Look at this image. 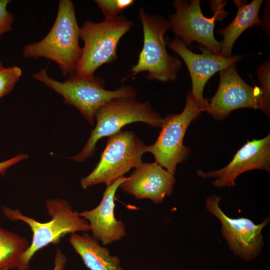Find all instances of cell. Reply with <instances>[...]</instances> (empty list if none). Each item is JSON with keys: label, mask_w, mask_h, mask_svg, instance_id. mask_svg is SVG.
<instances>
[{"label": "cell", "mask_w": 270, "mask_h": 270, "mask_svg": "<svg viewBox=\"0 0 270 270\" xmlns=\"http://www.w3.org/2000/svg\"><path fill=\"white\" fill-rule=\"evenodd\" d=\"M202 112L190 90H188L182 112L167 115L156 140L154 144L148 146V152L153 154L155 162L174 174L177 164L184 161L191 152L183 144L186 130Z\"/></svg>", "instance_id": "obj_8"}, {"label": "cell", "mask_w": 270, "mask_h": 270, "mask_svg": "<svg viewBox=\"0 0 270 270\" xmlns=\"http://www.w3.org/2000/svg\"><path fill=\"white\" fill-rule=\"evenodd\" d=\"M96 126L82 150L70 158L74 161L84 162L94 154L98 142L120 131L124 126L135 122H144L152 127L162 128L164 118L154 111L150 102H138L134 98H116L108 102L98 110Z\"/></svg>", "instance_id": "obj_5"}, {"label": "cell", "mask_w": 270, "mask_h": 270, "mask_svg": "<svg viewBox=\"0 0 270 270\" xmlns=\"http://www.w3.org/2000/svg\"><path fill=\"white\" fill-rule=\"evenodd\" d=\"M134 25L122 16L98 22L85 20L80 28L84 45L75 73L82 78L92 77L100 66L116 60L120 40Z\"/></svg>", "instance_id": "obj_6"}, {"label": "cell", "mask_w": 270, "mask_h": 270, "mask_svg": "<svg viewBox=\"0 0 270 270\" xmlns=\"http://www.w3.org/2000/svg\"><path fill=\"white\" fill-rule=\"evenodd\" d=\"M262 92L258 86L246 84L238 74L235 64L220 71V83L206 111L222 120L240 108L260 109Z\"/></svg>", "instance_id": "obj_11"}, {"label": "cell", "mask_w": 270, "mask_h": 270, "mask_svg": "<svg viewBox=\"0 0 270 270\" xmlns=\"http://www.w3.org/2000/svg\"><path fill=\"white\" fill-rule=\"evenodd\" d=\"M10 2V0H0V40L2 34L12 30L14 16L7 9Z\"/></svg>", "instance_id": "obj_22"}, {"label": "cell", "mask_w": 270, "mask_h": 270, "mask_svg": "<svg viewBox=\"0 0 270 270\" xmlns=\"http://www.w3.org/2000/svg\"><path fill=\"white\" fill-rule=\"evenodd\" d=\"M175 12L169 16L168 22L170 30L188 48L196 42L215 54L220 55L222 42L214 36L215 21L218 14L212 17L204 16L199 0H176L173 2Z\"/></svg>", "instance_id": "obj_9"}, {"label": "cell", "mask_w": 270, "mask_h": 270, "mask_svg": "<svg viewBox=\"0 0 270 270\" xmlns=\"http://www.w3.org/2000/svg\"><path fill=\"white\" fill-rule=\"evenodd\" d=\"M126 178H120L108 186L96 207L79 213L80 216L88 222L92 237L104 246L120 240L126 235L125 226L121 220L116 219L114 210L116 190Z\"/></svg>", "instance_id": "obj_15"}, {"label": "cell", "mask_w": 270, "mask_h": 270, "mask_svg": "<svg viewBox=\"0 0 270 270\" xmlns=\"http://www.w3.org/2000/svg\"><path fill=\"white\" fill-rule=\"evenodd\" d=\"M226 3V1L224 2L222 0L211 1L212 10L214 14L216 13L218 14V20H222L228 14L225 12L224 9L220 10V9L224 8Z\"/></svg>", "instance_id": "obj_25"}, {"label": "cell", "mask_w": 270, "mask_h": 270, "mask_svg": "<svg viewBox=\"0 0 270 270\" xmlns=\"http://www.w3.org/2000/svg\"><path fill=\"white\" fill-rule=\"evenodd\" d=\"M148 146L134 132L120 130L109 136L100 161L94 170L82 178L81 186L105 184L109 186L142 162Z\"/></svg>", "instance_id": "obj_7"}, {"label": "cell", "mask_w": 270, "mask_h": 270, "mask_svg": "<svg viewBox=\"0 0 270 270\" xmlns=\"http://www.w3.org/2000/svg\"><path fill=\"white\" fill-rule=\"evenodd\" d=\"M238 7L236 14L228 26L218 30L217 33L224 37L222 42L220 55L225 57L232 56L234 43L238 36L247 28L262 24L258 12L262 0H253L246 4V0H234Z\"/></svg>", "instance_id": "obj_17"}, {"label": "cell", "mask_w": 270, "mask_h": 270, "mask_svg": "<svg viewBox=\"0 0 270 270\" xmlns=\"http://www.w3.org/2000/svg\"><path fill=\"white\" fill-rule=\"evenodd\" d=\"M29 246L26 238L0 226V270L17 269Z\"/></svg>", "instance_id": "obj_18"}, {"label": "cell", "mask_w": 270, "mask_h": 270, "mask_svg": "<svg viewBox=\"0 0 270 270\" xmlns=\"http://www.w3.org/2000/svg\"><path fill=\"white\" fill-rule=\"evenodd\" d=\"M220 200L218 195L210 196L206 200V208L220 222L222 234L234 254L246 260H254L264 246L262 230L270 222V216L258 224L246 218H231L220 208Z\"/></svg>", "instance_id": "obj_10"}, {"label": "cell", "mask_w": 270, "mask_h": 270, "mask_svg": "<svg viewBox=\"0 0 270 270\" xmlns=\"http://www.w3.org/2000/svg\"><path fill=\"white\" fill-rule=\"evenodd\" d=\"M254 169L270 171V134L260 140L248 141L224 168L204 172L198 170V175L204 178H213L212 184L217 188L236 186L237 177L246 171Z\"/></svg>", "instance_id": "obj_13"}, {"label": "cell", "mask_w": 270, "mask_h": 270, "mask_svg": "<svg viewBox=\"0 0 270 270\" xmlns=\"http://www.w3.org/2000/svg\"><path fill=\"white\" fill-rule=\"evenodd\" d=\"M138 18L143 29V46L136 64L130 70V74L122 80L146 72L148 80L174 82L182 62L177 56H170L166 49L164 35L170 28L168 20L158 14H148L143 8L138 10Z\"/></svg>", "instance_id": "obj_3"}, {"label": "cell", "mask_w": 270, "mask_h": 270, "mask_svg": "<svg viewBox=\"0 0 270 270\" xmlns=\"http://www.w3.org/2000/svg\"><path fill=\"white\" fill-rule=\"evenodd\" d=\"M101 10L104 20L113 19L124 10L131 6L134 2V0H95Z\"/></svg>", "instance_id": "obj_20"}, {"label": "cell", "mask_w": 270, "mask_h": 270, "mask_svg": "<svg viewBox=\"0 0 270 270\" xmlns=\"http://www.w3.org/2000/svg\"><path fill=\"white\" fill-rule=\"evenodd\" d=\"M174 174L155 162H142L119 188L137 199L148 198L159 204L172 194L176 182Z\"/></svg>", "instance_id": "obj_14"}, {"label": "cell", "mask_w": 270, "mask_h": 270, "mask_svg": "<svg viewBox=\"0 0 270 270\" xmlns=\"http://www.w3.org/2000/svg\"><path fill=\"white\" fill-rule=\"evenodd\" d=\"M80 28L72 1L60 0L50 31L40 41L26 45L23 55L27 58H48L57 64L64 76L70 75L75 72L82 54Z\"/></svg>", "instance_id": "obj_1"}, {"label": "cell", "mask_w": 270, "mask_h": 270, "mask_svg": "<svg viewBox=\"0 0 270 270\" xmlns=\"http://www.w3.org/2000/svg\"><path fill=\"white\" fill-rule=\"evenodd\" d=\"M51 220L40 222L23 214L18 210L2 207L4 216L11 220H21L26 224L32 232L28 248L22 255L17 269L28 270L32 257L40 250L48 245L58 242L68 234L90 230L88 222L74 211L70 204L63 198H48L45 202Z\"/></svg>", "instance_id": "obj_2"}, {"label": "cell", "mask_w": 270, "mask_h": 270, "mask_svg": "<svg viewBox=\"0 0 270 270\" xmlns=\"http://www.w3.org/2000/svg\"><path fill=\"white\" fill-rule=\"evenodd\" d=\"M33 78L60 94L65 103L76 107L92 125L98 110L104 104L116 98H135L137 94L133 87L128 86H122L114 90H106L102 78L95 76L82 78L75 72L63 82L50 78L46 68L34 74Z\"/></svg>", "instance_id": "obj_4"}, {"label": "cell", "mask_w": 270, "mask_h": 270, "mask_svg": "<svg viewBox=\"0 0 270 270\" xmlns=\"http://www.w3.org/2000/svg\"><path fill=\"white\" fill-rule=\"evenodd\" d=\"M28 157V154H20L12 158L0 162V175H4L10 168Z\"/></svg>", "instance_id": "obj_23"}, {"label": "cell", "mask_w": 270, "mask_h": 270, "mask_svg": "<svg viewBox=\"0 0 270 270\" xmlns=\"http://www.w3.org/2000/svg\"><path fill=\"white\" fill-rule=\"evenodd\" d=\"M68 240L90 270H124L120 266L118 258L112 256L108 248L87 232L82 235L72 234Z\"/></svg>", "instance_id": "obj_16"}, {"label": "cell", "mask_w": 270, "mask_h": 270, "mask_svg": "<svg viewBox=\"0 0 270 270\" xmlns=\"http://www.w3.org/2000/svg\"><path fill=\"white\" fill-rule=\"evenodd\" d=\"M2 66H2V62L1 60H0V68L2 67Z\"/></svg>", "instance_id": "obj_26"}, {"label": "cell", "mask_w": 270, "mask_h": 270, "mask_svg": "<svg viewBox=\"0 0 270 270\" xmlns=\"http://www.w3.org/2000/svg\"><path fill=\"white\" fill-rule=\"evenodd\" d=\"M257 76L262 92L260 110L268 116L270 114V62H262L257 70Z\"/></svg>", "instance_id": "obj_19"}, {"label": "cell", "mask_w": 270, "mask_h": 270, "mask_svg": "<svg viewBox=\"0 0 270 270\" xmlns=\"http://www.w3.org/2000/svg\"><path fill=\"white\" fill-rule=\"evenodd\" d=\"M66 261V255L62 252L59 247H57L52 270H64Z\"/></svg>", "instance_id": "obj_24"}, {"label": "cell", "mask_w": 270, "mask_h": 270, "mask_svg": "<svg viewBox=\"0 0 270 270\" xmlns=\"http://www.w3.org/2000/svg\"><path fill=\"white\" fill-rule=\"evenodd\" d=\"M22 74L21 68L17 66L0 68V99L12 90Z\"/></svg>", "instance_id": "obj_21"}, {"label": "cell", "mask_w": 270, "mask_h": 270, "mask_svg": "<svg viewBox=\"0 0 270 270\" xmlns=\"http://www.w3.org/2000/svg\"><path fill=\"white\" fill-rule=\"evenodd\" d=\"M168 40V46L180 56L188 70L192 82L190 92L196 104L203 111H206L208 100L204 98L203 91L208 80L218 72L236 64L244 56L225 57L215 54L204 46L200 47L202 54H196L191 51L178 37L176 36L172 40Z\"/></svg>", "instance_id": "obj_12"}]
</instances>
